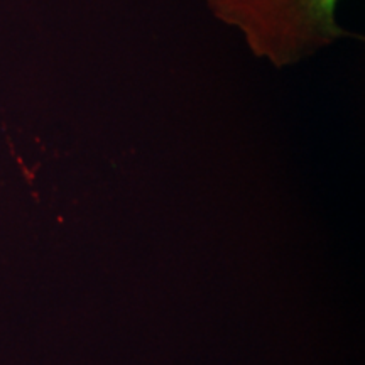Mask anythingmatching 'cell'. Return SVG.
<instances>
[{"label": "cell", "mask_w": 365, "mask_h": 365, "mask_svg": "<svg viewBox=\"0 0 365 365\" xmlns=\"http://www.w3.org/2000/svg\"><path fill=\"white\" fill-rule=\"evenodd\" d=\"M207 6L215 19L240 31L255 58L277 70L354 36L336 21L339 0H207Z\"/></svg>", "instance_id": "6da1fadb"}]
</instances>
